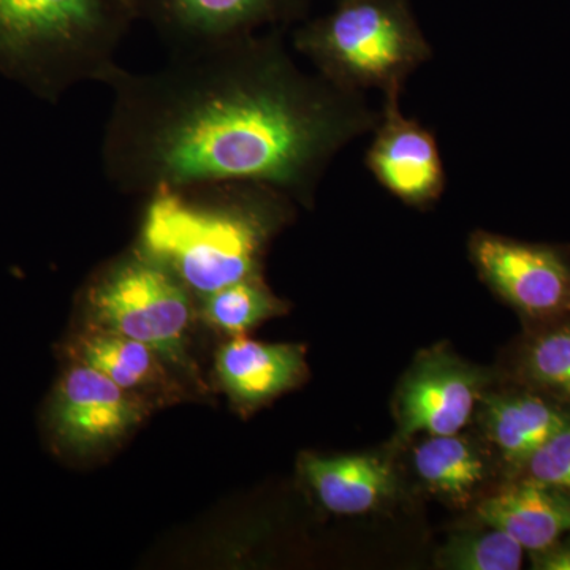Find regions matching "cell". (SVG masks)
I'll return each instance as SVG.
<instances>
[{
    "instance_id": "1",
    "label": "cell",
    "mask_w": 570,
    "mask_h": 570,
    "mask_svg": "<svg viewBox=\"0 0 570 570\" xmlns=\"http://www.w3.org/2000/svg\"><path fill=\"white\" fill-rule=\"evenodd\" d=\"M105 178L126 194L258 183L296 200L366 127L346 91L250 36L176 50L160 69L108 78Z\"/></svg>"
},
{
    "instance_id": "2",
    "label": "cell",
    "mask_w": 570,
    "mask_h": 570,
    "mask_svg": "<svg viewBox=\"0 0 570 570\" xmlns=\"http://www.w3.org/2000/svg\"><path fill=\"white\" fill-rule=\"evenodd\" d=\"M142 214V254L205 298L257 277L291 197L258 183L157 187Z\"/></svg>"
},
{
    "instance_id": "3",
    "label": "cell",
    "mask_w": 570,
    "mask_h": 570,
    "mask_svg": "<svg viewBox=\"0 0 570 570\" xmlns=\"http://www.w3.org/2000/svg\"><path fill=\"white\" fill-rule=\"evenodd\" d=\"M124 29L116 0H0V75L56 102L108 81Z\"/></svg>"
},
{
    "instance_id": "4",
    "label": "cell",
    "mask_w": 570,
    "mask_h": 570,
    "mask_svg": "<svg viewBox=\"0 0 570 570\" xmlns=\"http://www.w3.org/2000/svg\"><path fill=\"white\" fill-rule=\"evenodd\" d=\"M296 48L337 89H401L430 56L425 40L395 0H343L328 17L296 33Z\"/></svg>"
},
{
    "instance_id": "5",
    "label": "cell",
    "mask_w": 570,
    "mask_h": 570,
    "mask_svg": "<svg viewBox=\"0 0 570 570\" xmlns=\"http://www.w3.org/2000/svg\"><path fill=\"white\" fill-rule=\"evenodd\" d=\"M88 306L100 330L138 341L174 365H189L190 291L140 249L105 269L89 288Z\"/></svg>"
},
{
    "instance_id": "6",
    "label": "cell",
    "mask_w": 570,
    "mask_h": 570,
    "mask_svg": "<svg viewBox=\"0 0 570 570\" xmlns=\"http://www.w3.org/2000/svg\"><path fill=\"white\" fill-rule=\"evenodd\" d=\"M469 247L480 277L524 316L570 313V265L558 250L485 232L472 236Z\"/></svg>"
},
{
    "instance_id": "7",
    "label": "cell",
    "mask_w": 570,
    "mask_h": 570,
    "mask_svg": "<svg viewBox=\"0 0 570 570\" xmlns=\"http://www.w3.org/2000/svg\"><path fill=\"white\" fill-rule=\"evenodd\" d=\"M487 376L444 351L420 355L396 395V417L404 439L459 434L482 401Z\"/></svg>"
},
{
    "instance_id": "8",
    "label": "cell",
    "mask_w": 570,
    "mask_h": 570,
    "mask_svg": "<svg viewBox=\"0 0 570 570\" xmlns=\"http://www.w3.org/2000/svg\"><path fill=\"white\" fill-rule=\"evenodd\" d=\"M132 392L78 363L66 371L47 409V428L58 448L85 452L111 444L140 422Z\"/></svg>"
},
{
    "instance_id": "9",
    "label": "cell",
    "mask_w": 570,
    "mask_h": 570,
    "mask_svg": "<svg viewBox=\"0 0 570 570\" xmlns=\"http://www.w3.org/2000/svg\"><path fill=\"white\" fill-rule=\"evenodd\" d=\"M397 94L400 89L387 92L384 118L367 151V168L404 204L430 205L444 190V165L433 135L400 111Z\"/></svg>"
},
{
    "instance_id": "10",
    "label": "cell",
    "mask_w": 570,
    "mask_h": 570,
    "mask_svg": "<svg viewBox=\"0 0 570 570\" xmlns=\"http://www.w3.org/2000/svg\"><path fill=\"white\" fill-rule=\"evenodd\" d=\"M475 515L534 553L569 534L570 494L523 479L483 499Z\"/></svg>"
},
{
    "instance_id": "11",
    "label": "cell",
    "mask_w": 570,
    "mask_h": 570,
    "mask_svg": "<svg viewBox=\"0 0 570 570\" xmlns=\"http://www.w3.org/2000/svg\"><path fill=\"white\" fill-rule=\"evenodd\" d=\"M483 430L499 455L523 469L538 450L570 423V414L534 393H490L480 409Z\"/></svg>"
},
{
    "instance_id": "12",
    "label": "cell",
    "mask_w": 570,
    "mask_h": 570,
    "mask_svg": "<svg viewBox=\"0 0 570 570\" xmlns=\"http://www.w3.org/2000/svg\"><path fill=\"white\" fill-rule=\"evenodd\" d=\"M299 469L321 504L336 515H363L396 491L395 471L376 455H303Z\"/></svg>"
},
{
    "instance_id": "13",
    "label": "cell",
    "mask_w": 570,
    "mask_h": 570,
    "mask_svg": "<svg viewBox=\"0 0 570 570\" xmlns=\"http://www.w3.org/2000/svg\"><path fill=\"white\" fill-rule=\"evenodd\" d=\"M154 17L176 50L249 36L281 0H153Z\"/></svg>"
},
{
    "instance_id": "14",
    "label": "cell",
    "mask_w": 570,
    "mask_h": 570,
    "mask_svg": "<svg viewBox=\"0 0 570 570\" xmlns=\"http://www.w3.org/2000/svg\"><path fill=\"white\" fill-rule=\"evenodd\" d=\"M303 348L291 344H264L236 336L217 355V373L224 387L239 403H265L294 387L305 374Z\"/></svg>"
},
{
    "instance_id": "15",
    "label": "cell",
    "mask_w": 570,
    "mask_h": 570,
    "mask_svg": "<svg viewBox=\"0 0 570 570\" xmlns=\"http://www.w3.org/2000/svg\"><path fill=\"white\" fill-rule=\"evenodd\" d=\"M426 438L412 452L419 479L431 493L456 505L468 504L489 479V461L460 433Z\"/></svg>"
},
{
    "instance_id": "16",
    "label": "cell",
    "mask_w": 570,
    "mask_h": 570,
    "mask_svg": "<svg viewBox=\"0 0 570 570\" xmlns=\"http://www.w3.org/2000/svg\"><path fill=\"white\" fill-rule=\"evenodd\" d=\"M78 362L100 371L119 387H146L159 374L160 356L138 341L111 332L81 337L75 348Z\"/></svg>"
},
{
    "instance_id": "17",
    "label": "cell",
    "mask_w": 570,
    "mask_h": 570,
    "mask_svg": "<svg viewBox=\"0 0 570 570\" xmlns=\"http://www.w3.org/2000/svg\"><path fill=\"white\" fill-rule=\"evenodd\" d=\"M205 317L209 324L225 333L239 336L255 325L285 313V305L277 299L261 277L238 281L205 296Z\"/></svg>"
},
{
    "instance_id": "18",
    "label": "cell",
    "mask_w": 570,
    "mask_h": 570,
    "mask_svg": "<svg viewBox=\"0 0 570 570\" xmlns=\"http://www.w3.org/2000/svg\"><path fill=\"white\" fill-rule=\"evenodd\" d=\"M524 549L499 528L459 532L441 550L438 564L453 570H519Z\"/></svg>"
},
{
    "instance_id": "19",
    "label": "cell",
    "mask_w": 570,
    "mask_h": 570,
    "mask_svg": "<svg viewBox=\"0 0 570 570\" xmlns=\"http://www.w3.org/2000/svg\"><path fill=\"white\" fill-rule=\"evenodd\" d=\"M521 371L535 387L570 401V325L534 337L524 348Z\"/></svg>"
},
{
    "instance_id": "20",
    "label": "cell",
    "mask_w": 570,
    "mask_h": 570,
    "mask_svg": "<svg viewBox=\"0 0 570 570\" xmlns=\"http://www.w3.org/2000/svg\"><path fill=\"white\" fill-rule=\"evenodd\" d=\"M524 479L570 494V423L532 455Z\"/></svg>"
},
{
    "instance_id": "21",
    "label": "cell",
    "mask_w": 570,
    "mask_h": 570,
    "mask_svg": "<svg viewBox=\"0 0 570 570\" xmlns=\"http://www.w3.org/2000/svg\"><path fill=\"white\" fill-rule=\"evenodd\" d=\"M532 568L538 570H570V535L558 539L547 549L534 551Z\"/></svg>"
}]
</instances>
